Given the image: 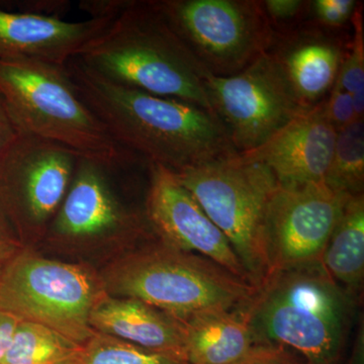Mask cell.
I'll use <instances>...</instances> for the list:
<instances>
[{
	"label": "cell",
	"mask_w": 364,
	"mask_h": 364,
	"mask_svg": "<svg viewBox=\"0 0 364 364\" xmlns=\"http://www.w3.org/2000/svg\"><path fill=\"white\" fill-rule=\"evenodd\" d=\"M354 301L315 262L272 272L243 311L260 346L284 347L308 364H339Z\"/></svg>",
	"instance_id": "3957f363"
},
{
	"label": "cell",
	"mask_w": 364,
	"mask_h": 364,
	"mask_svg": "<svg viewBox=\"0 0 364 364\" xmlns=\"http://www.w3.org/2000/svg\"><path fill=\"white\" fill-rule=\"evenodd\" d=\"M354 0H315L309 2L318 26L327 28H341L353 16L358 6Z\"/></svg>",
	"instance_id": "cb8c5ba5"
},
{
	"label": "cell",
	"mask_w": 364,
	"mask_h": 364,
	"mask_svg": "<svg viewBox=\"0 0 364 364\" xmlns=\"http://www.w3.org/2000/svg\"><path fill=\"white\" fill-rule=\"evenodd\" d=\"M354 26V38L350 51L344 55L336 85L350 93L356 119L364 114V33L363 11L356 7L351 18Z\"/></svg>",
	"instance_id": "603a6c76"
},
{
	"label": "cell",
	"mask_w": 364,
	"mask_h": 364,
	"mask_svg": "<svg viewBox=\"0 0 364 364\" xmlns=\"http://www.w3.org/2000/svg\"><path fill=\"white\" fill-rule=\"evenodd\" d=\"M112 18L68 21L0 7V59H32L65 66Z\"/></svg>",
	"instance_id": "2e32d148"
},
{
	"label": "cell",
	"mask_w": 364,
	"mask_h": 364,
	"mask_svg": "<svg viewBox=\"0 0 364 364\" xmlns=\"http://www.w3.org/2000/svg\"><path fill=\"white\" fill-rule=\"evenodd\" d=\"M83 350L85 345L46 326L20 321L0 364H78Z\"/></svg>",
	"instance_id": "ffe728a7"
},
{
	"label": "cell",
	"mask_w": 364,
	"mask_h": 364,
	"mask_svg": "<svg viewBox=\"0 0 364 364\" xmlns=\"http://www.w3.org/2000/svg\"><path fill=\"white\" fill-rule=\"evenodd\" d=\"M78 364H188L172 356L147 350L122 340L95 332Z\"/></svg>",
	"instance_id": "7402d4cb"
},
{
	"label": "cell",
	"mask_w": 364,
	"mask_h": 364,
	"mask_svg": "<svg viewBox=\"0 0 364 364\" xmlns=\"http://www.w3.org/2000/svg\"><path fill=\"white\" fill-rule=\"evenodd\" d=\"M109 168L78 158L70 188L46 232L53 241L90 245L132 242L142 236L147 220L117 198L107 178Z\"/></svg>",
	"instance_id": "7c38bea8"
},
{
	"label": "cell",
	"mask_w": 364,
	"mask_h": 364,
	"mask_svg": "<svg viewBox=\"0 0 364 364\" xmlns=\"http://www.w3.org/2000/svg\"><path fill=\"white\" fill-rule=\"evenodd\" d=\"M0 97L20 133L63 146L109 167L135 157L112 138L81 97L65 66L0 59Z\"/></svg>",
	"instance_id": "277c9868"
},
{
	"label": "cell",
	"mask_w": 364,
	"mask_h": 364,
	"mask_svg": "<svg viewBox=\"0 0 364 364\" xmlns=\"http://www.w3.org/2000/svg\"><path fill=\"white\" fill-rule=\"evenodd\" d=\"M23 247L6 223L0 219V268Z\"/></svg>",
	"instance_id": "f546056e"
},
{
	"label": "cell",
	"mask_w": 364,
	"mask_h": 364,
	"mask_svg": "<svg viewBox=\"0 0 364 364\" xmlns=\"http://www.w3.org/2000/svg\"><path fill=\"white\" fill-rule=\"evenodd\" d=\"M321 263L354 298L364 277V196H348L323 251Z\"/></svg>",
	"instance_id": "d6986e66"
},
{
	"label": "cell",
	"mask_w": 364,
	"mask_h": 364,
	"mask_svg": "<svg viewBox=\"0 0 364 364\" xmlns=\"http://www.w3.org/2000/svg\"><path fill=\"white\" fill-rule=\"evenodd\" d=\"M169 25L208 74L228 77L270 49L275 31L259 0H157Z\"/></svg>",
	"instance_id": "ba28073f"
},
{
	"label": "cell",
	"mask_w": 364,
	"mask_h": 364,
	"mask_svg": "<svg viewBox=\"0 0 364 364\" xmlns=\"http://www.w3.org/2000/svg\"><path fill=\"white\" fill-rule=\"evenodd\" d=\"M205 87L213 112L239 154L259 147L294 117L308 111L299 104L268 51L234 75L218 77L208 74Z\"/></svg>",
	"instance_id": "30bf717a"
},
{
	"label": "cell",
	"mask_w": 364,
	"mask_h": 364,
	"mask_svg": "<svg viewBox=\"0 0 364 364\" xmlns=\"http://www.w3.org/2000/svg\"><path fill=\"white\" fill-rule=\"evenodd\" d=\"M75 58L119 85L213 112L205 87L208 73L169 25L157 0H127Z\"/></svg>",
	"instance_id": "7a4b0ae2"
},
{
	"label": "cell",
	"mask_w": 364,
	"mask_h": 364,
	"mask_svg": "<svg viewBox=\"0 0 364 364\" xmlns=\"http://www.w3.org/2000/svg\"><path fill=\"white\" fill-rule=\"evenodd\" d=\"M149 165L145 217L161 242L208 258L238 279L253 284L226 236L179 183L173 172L161 165Z\"/></svg>",
	"instance_id": "4fadbf2b"
},
{
	"label": "cell",
	"mask_w": 364,
	"mask_h": 364,
	"mask_svg": "<svg viewBox=\"0 0 364 364\" xmlns=\"http://www.w3.org/2000/svg\"><path fill=\"white\" fill-rule=\"evenodd\" d=\"M324 182L335 193L351 196L363 195V119H356L337 131L331 163Z\"/></svg>",
	"instance_id": "44dd1931"
},
{
	"label": "cell",
	"mask_w": 364,
	"mask_h": 364,
	"mask_svg": "<svg viewBox=\"0 0 364 364\" xmlns=\"http://www.w3.org/2000/svg\"><path fill=\"white\" fill-rule=\"evenodd\" d=\"M18 135L20 131L16 128L6 105L0 97V159L11 147Z\"/></svg>",
	"instance_id": "f1b7e54d"
},
{
	"label": "cell",
	"mask_w": 364,
	"mask_h": 364,
	"mask_svg": "<svg viewBox=\"0 0 364 364\" xmlns=\"http://www.w3.org/2000/svg\"><path fill=\"white\" fill-rule=\"evenodd\" d=\"M65 67L112 138L134 155L178 172L236 152L214 112L119 85L77 58Z\"/></svg>",
	"instance_id": "6da1fadb"
},
{
	"label": "cell",
	"mask_w": 364,
	"mask_h": 364,
	"mask_svg": "<svg viewBox=\"0 0 364 364\" xmlns=\"http://www.w3.org/2000/svg\"><path fill=\"white\" fill-rule=\"evenodd\" d=\"M348 196L335 193L325 182L279 186L268 205L265 219L269 274L321 262Z\"/></svg>",
	"instance_id": "8fae6325"
},
{
	"label": "cell",
	"mask_w": 364,
	"mask_h": 364,
	"mask_svg": "<svg viewBox=\"0 0 364 364\" xmlns=\"http://www.w3.org/2000/svg\"><path fill=\"white\" fill-rule=\"evenodd\" d=\"M336 138L324 100L294 117L259 147L241 155L265 165L279 186L320 183L329 169Z\"/></svg>",
	"instance_id": "5bb4252c"
},
{
	"label": "cell",
	"mask_w": 364,
	"mask_h": 364,
	"mask_svg": "<svg viewBox=\"0 0 364 364\" xmlns=\"http://www.w3.org/2000/svg\"><path fill=\"white\" fill-rule=\"evenodd\" d=\"M330 92L331 93H330L329 98L325 100L326 111H327L330 121L338 131L355 121L353 102H352L350 93L347 92L336 83L333 86Z\"/></svg>",
	"instance_id": "d4e9b609"
},
{
	"label": "cell",
	"mask_w": 364,
	"mask_h": 364,
	"mask_svg": "<svg viewBox=\"0 0 364 364\" xmlns=\"http://www.w3.org/2000/svg\"><path fill=\"white\" fill-rule=\"evenodd\" d=\"M126 2L127 0H90L80 2L79 6L90 14V18H112L121 13Z\"/></svg>",
	"instance_id": "83f0119b"
},
{
	"label": "cell",
	"mask_w": 364,
	"mask_h": 364,
	"mask_svg": "<svg viewBox=\"0 0 364 364\" xmlns=\"http://www.w3.org/2000/svg\"><path fill=\"white\" fill-rule=\"evenodd\" d=\"M100 277L109 296L139 299L178 320L240 310L258 289L208 258L163 242L124 254Z\"/></svg>",
	"instance_id": "5b68a950"
},
{
	"label": "cell",
	"mask_w": 364,
	"mask_h": 364,
	"mask_svg": "<svg viewBox=\"0 0 364 364\" xmlns=\"http://www.w3.org/2000/svg\"><path fill=\"white\" fill-rule=\"evenodd\" d=\"M90 326L95 332L186 363L181 321L139 299L107 294L93 308Z\"/></svg>",
	"instance_id": "e0dca14e"
},
{
	"label": "cell",
	"mask_w": 364,
	"mask_h": 364,
	"mask_svg": "<svg viewBox=\"0 0 364 364\" xmlns=\"http://www.w3.org/2000/svg\"><path fill=\"white\" fill-rule=\"evenodd\" d=\"M236 364H308L296 352L280 346H259Z\"/></svg>",
	"instance_id": "484cf974"
},
{
	"label": "cell",
	"mask_w": 364,
	"mask_h": 364,
	"mask_svg": "<svg viewBox=\"0 0 364 364\" xmlns=\"http://www.w3.org/2000/svg\"><path fill=\"white\" fill-rule=\"evenodd\" d=\"M268 52L279 64L294 97L306 109L324 102L336 82L345 55L341 41L318 25L275 32Z\"/></svg>",
	"instance_id": "9a60e30c"
},
{
	"label": "cell",
	"mask_w": 364,
	"mask_h": 364,
	"mask_svg": "<svg viewBox=\"0 0 364 364\" xmlns=\"http://www.w3.org/2000/svg\"><path fill=\"white\" fill-rule=\"evenodd\" d=\"M262 4L273 28L279 21L286 23L294 20L299 14L304 13V9L309 6V1L301 0H265Z\"/></svg>",
	"instance_id": "4316f807"
},
{
	"label": "cell",
	"mask_w": 364,
	"mask_h": 364,
	"mask_svg": "<svg viewBox=\"0 0 364 364\" xmlns=\"http://www.w3.org/2000/svg\"><path fill=\"white\" fill-rule=\"evenodd\" d=\"M173 173L226 236L259 287L269 275L265 219L279 186L270 169L235 152Z\"/></svg>",
	"instance_id": "8992f818"
},
{
	"label": "cell",
	"mask_w": 364,
	"mask_h": 364,
	"mask_svg": "<svg viewBox=\"0 0 364 364\" xmlns=\"http://www.w3.org/2000/svg\"><path fill=\"white\" fill-rule=\"evenodd\" d=\"M20 321V318L14 317L11 314L0 311V363L11 346V340Z\"/></svg>",
	"instance_id": "4dcf8cb0"
},
{
	"label": "cell",
	"mask_w": 364,
	"mask_h": 364,
	"mask_svg": "<svg viewBox=\"0 0 364 364\" xmlns=\"http://www.w3.org/2000/svg\"><path fill=\"white\" fill-rule=\"evenodd\" d=\"M23 247L0 268V311L87 343L91 312L107 294L100 274Z\"/></svg>",
	"instance_id": "52a82bcc"
},
{
	"label": "cell",
	"mask_w": 364,
	"mask_h": 364,
	"mask_svg": "<svg viewBox=\"0 0 364 364\" xmlns=\"http://www.w3.org/2000/svg\"><path fill=\"white\" fill-rule=\"evenodd\" d=\"M79 157L58 144L20 133L0 159V219L21 245L47 232Z\"/></svg>",
	"instance_id": "9c48e42d"
},
{
	"label": "cell",
	"mask_w": 364,
	"mask_h": 364,
	"mask_svg": "<svg viewBox=\"0 0 364 364\" xmlns=\"http://www.w3.org/2000/svg\"><path fill=\"white\" fill-rule=\"evenodd\" d=\"M349 364H364V343H363V330H359L358 338H356L355 346H354L353 353H352L350 363Z\"/></svg>",
	"instance_id": "1f68e13d"
},
{
	"label": "cell",
	"mask_w": 364,
	"mask_h": 364,
	"mask_svg": "<svg viewBox=\"0 0 364 364\" xmlns=\"http://www.w3.org/2000/svg\"><path fill=\"white\" fill-rule=\"evenodd\" d=\"M179 321L188 364H236L260 346L243 309L210 311Z\"/></svg>",
	"instance_id": "ac0fdd59"
}]
</instances>
